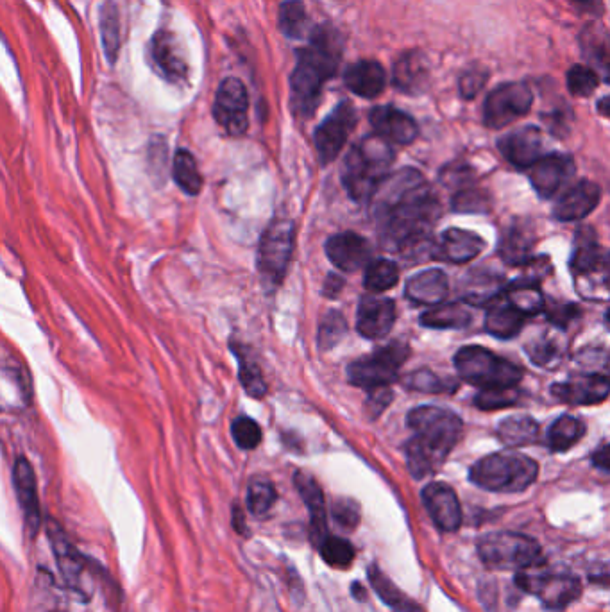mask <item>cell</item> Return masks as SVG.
Instances as JSON below:
<instances>
[{"label": "cell", "mask_w": 610, "mask_h": 612, "mask_svg": "<svg viewBox=\"0 0 610 612\" xmlns=\"http://www.w3.org/2000/svg\"><path fill=\"white\" fill-rule=\"evenodd\" d=\"M534 94L526 83H505L492 90L483 104V124L489 129L507 128L528 115Z\"/></svg>", "instance_id": "8fae6325"}, {"label": "cell", "mask_w": 610, "mask_h": 612, "mask_svg": "<svg viewBox=\"0 0 610 612\" xmlns=\"http://www.w3.org/2000/svg\"><path fill=\"white\" fill-rule=\"evenodd\" d=\"M281 33L292 40H299L308 31V17L305 4L301 0H287L280 8Z\"/></svg>", "instance_id": "ee69618b"}, {"label": "cell", "mask_w": 610, "mask_h": 612, "mask_svg": "<svg viewBox=\"0 0 610 612\" xmlns=\"http://www.w3.org/2000/svg\"><path fill=\"white\" fill-rule=\"evenodd\" d=\"M607 104H609V97H603L602 102H600V110H602L603 117H607V115H609Z\"/></svg>", "instance_id": "e7e4bbea"}, {"label": "cell", "mask_w": 610, "mask_h": 612, "mask_svg": "<svg viewBox=\"0 0 610 612\" xmlns=\"http://www.w3.org/2000/svg\"><path fill=\"white\" fill-rule=\"evenodd\" d=\"M537 475V462L517 451L487 455L469 471L473 484L492 493H523L534 484Z\"/></svg>", "instance_id": "5b68a950"}, {"label": "cell", "mask_w": 610, "mask_h": 612, "mask_svg": "<svg viewBox=\"0 0 610 612\" xmlns=\"http://www.w3.org/2000/svg\"><path fill=\"white\" fill-rule=\"evenodd\" d=\"M408 426L414 437L407 442V464L416 480L430 476L441 468L451 450L462 437V419L448 408L417 407L408 414Z\"/></svg>", "instance_id": "7a4b0ae2"}, {"label": "cell", "mask_w": 610, "mask_h": 612, "mask_svg": "<svg viewBox=\"0 0 610 612\" xmlns=\"http://www.w3.org/2000/svg\"><path fill=\"white\" fill-rule=\"evenodd\" d=\"M249 95L237 77H226L219 85L213 104V117L228 135L242 136L249 128Z\"/></svg>", "instance_id": "4fadbf2b"}, {"label": "cell", "mask_w": 610, "mask_h": 612, "mask_svg": "<svg viewBox=\"0 0 610 612\" xmlns=\"http://www.w3.org/2000/svg\"><path fill=\"white\" fill-rule=\"evenodd\" d=\"M367 575H369V582H371L374 591L394 611L421 612V609L410 598H407L401 589L392 584V580L378 566H371Z\"/></svg>", "instance_id": "d590c367"}, {"label": "cell", "mask_w": 610, "mask_h": 612, "mask_svg": "<svg viewBox=\"0 0 610 612\" xmlns=\"http://www.w3.org/2000/svg\"><path fill=\"white\" fill-rule=\"evenodd\" d=\"M421 612H423V611H421Z\"/></svg>", "instance_id": "03108f58"}, {"label": "cell", "mask_w": 610, "mask_h": 612, "mask_svg": "<svg viewBox=\"0 0 610 612\" xmlns=\"http://www.w3.org/2000/svg\"><path fill=\"white\" fill-rule=\"evenodd\" d=\"M331 514L339 525L349 528V530L356 528L358 521H360V509L353 500H339V502L333 503Z\"/></svg>", "instance_id": "11a10c76"}, {"label": "cell", "mask_w": 610, "mask_h": 612, "mask_svg": "<svg viewBox=\"0 0 610 612\" xmlns=\"http://www.w3.org/2000/svg\"><path fill=\"white\" fill-rule=\"evenodd\" d=\"M101 38L104 54L110 63H115L120 51L119 11L108 0L101 11Z\"/></svg>", "instance_id": "60d3db41"}, {"label": "cell", "mask_w": 610, "mask_h": 612, "mask_svg": "<svg viewBox=\"0 0 610 612\" xmlns=\"http://www.w3.org/2000/svg\"><path fill=\"white\" fill-rule=\"evenodd\" d=\"M546 312H548V319L551 323L555 324L560 330L568 328V324L580 315L575 305L550 306Z\"/></svg>", "instance_id": "6f0895ef"}, {"label": "cell", "mask_w": 610, "mask_h": 612, "mask_svg": "<svg viewBox=\"0 0 610 612\" xmlns=\"http://www.w3.org/2000/svg\"><path fill=\"white\" fill-rule=\"evenodd\" d=\"M503 296L509 299L510 305L525 317L539 314L544 310L543 292L539 289V281L532 280L528 276H521L514 283H510L509 289Z\"/></svg>", "instance_id": "d6a6232c"}, {"label": "cell", "mask_w": 610, "mask_h": 612, "mask_svg": "<svg viewBox=\"0 0 610 612\" xmlns=\"http://www.w3.org/2000/svg\"><path fill=\"white\" fill-rule=\"evenodd\" d=\"M525 315L519 314L514 306L510 305L509 299L503 294L492 299L487 305L485 315V330L498 337V339H512L523 330Z\"/></svg>", "instance_id": "f546056e"}, {"label": "cell", "mask_w": 610, "mask_h": 612, "mask_svg": "<svg viewBox=\"0 0 610 612\" xmlns=\"http://www.w3.org/2000/svg\"><path fill=\"white\" fill-rule=\"evenodd\" d=\"M278 500L276 487L269 478L256 476L247 487V509L255 516H263L272 509V505Z\"/></svg>", "instance_id": "b9f144b4"}, {"label": "cell", "mask_w": 610, "mask_h": 612, "mask_svg": "<svg viewBox=\"0 0 610 612\" xmlns=\"http://www.w3.org/2000/svg\"><path fill=\"white\" fill-rule=\"evenodd\" d=\"M600 199H602L600 185L587 179L578 181L557 201L553 208V217L560 222L582 221L598 206Z\"/></svg>", "instance_id": "44dd1931"}, {"label": "cell", "mask_w": 610, "mask_h": 612, "mask_svg": "<svg viewBox=\"0 0 610 612\" xmlns=\"http://www.w3.org/2000/svg\"><path fill=\"white\" fill-rule=\"evenodd\" d=\"M399 280L398 265L390 260H374L369 264L364 276V287L369 292L380 294L392 289Z\"/></svg>", "instance_id": "f6af8a7d"}, {"label": "cell", "mask_w": 610, "mask_h": 612, "mask_svg": "<svg viewBox=\"0 0 610 612\" xmlns=\"http://www.w3.org/2000/svg\"><path fill=\"white\" fill-rule=\"evenodd\" d=\"M394 86L401 92L417 94L423 90L430 77L428 61L421 52H407L394 63Z\"/></svg>", "instance_id": "4dcf8cb0"}, {"label": "cell", "mask_w": 610, "mask_h": 612, "mask_svg": "<svg viewBox=\"0 0 610 612\" xmlns=\"http://www.w3.org/2000/svg\"><path fill=\"white\" fill-rule=\"evenodd\" d=\"M485 247V240L473 231L450 228L444 231L432 249V258L451 264H467L475 260Z\"/></svg>", "instance_id": "7402d4cb"}, {"label": "cell", "mask_w": 610, "mask_h": 612, "mask_svg": "<svg viewBox=\"0 0 610 612\" xmlns=\"http://www.w3.org/2000/svg\"><path fill=\"white\" fill-rule=\"evenodd\" d=\"M405 387L419 392H450L457 389V383L446 382L444 378L430 371H417L408 376Z\"/></svg>", "instance_id": "816d5d0a"}, {"label": "cell", "mask_w": 610, "mask_h": 612, "mask_svg": "<svg viewBox=\"0 0 610 612\" xmlns=\"http://www.w3.org/2000/svg\"><path fill=\"white\" fill-rule=\"evenodd\" d=\"M551 394L568 405H598L609 398V378L605 374H584L568 382L555 383Z\"/></svg>", "instance_id": "d6986e66"}, {"label": "cell", "mask_w": 610, "mask_h": 612, "mask_svg": "<svg viewBox=\"0 0 610 612\" xmlns=\"http://www.w3.org/2000/svg\"><path fill=\"white\" fill-rule=\"evenodd\" d=\"M569 92L577 97H589L594 90L600 85V77L594 72L593 68L585 67V65H575L568 70Z\"/></svg>", "instance_id": "c3c4849f"}, {"label": "cell", "mask_w": 610, "mask_h": 612, "mask_svg": "<svg viewBox=\"0 0 610 612\" xmlns=\"http://www.w3.org/2000/svg\"><path fill=\"white\" fill-rule=\"evenodd\" d=\"M394 398V394L390 391L389 387H376L369 391V398L365 401V407L369 416L378 417L382 414L385 408L389 407L390 401Z\"/></svg>", "instance_id": "9f6ffc18"}, {"label": "cell", "mask_w": 610, "mask_h": 612, "mask_svg": "<svg viewBox=\"0 0 610 612\" xmlns=\"http://www.w3.org/2000/svg\"><path fill=\"white\" fill-rule=\"evenodd\" d=\"M478 555L491 570L521 571L541 561V546L519 532H491L478 539Z\"/></svg>", "instance_id": "52a82bcc"}, {"label": "cell", "mask_w": 610, "mask_h": 612, "mask_svg": "<svg viewBox=\"0 0 610 612\" xmlns=\"http://www.w3.org/2000/svg\"><path fill=\"white\" fill-rule=\"evenodd\" d=\"M455 367L462 380L480 389L516 387L523 378L521 367L480 346L460 349L455 355Z\"/></svg>", "instance_id": "8992f818"}, {"label": "cell", "mask_w": 610, "mask_h": 612, "mask_svg": "<svg viewBox=\"0 0 610 612\" xmlns=\"http://www.w3.org/2000/svg\"><path fill=\"white\" fill-rule=\"evenodd\" d=\"M571 271L582 296L591 298V292H602L603 298L607 299V253L593 237H582L578 233Z\"/></svg>", "instance_id": "7c38bea8"}, {"label": "cell", "mask_w": 610, "mask_h": 612, "mask_svg": "<svg viewBox=\"0 0 610 612\" xmlns=\"http://www.w3.org/2000/svg\"><path fill=\"white\" fill-rule=\"evenodd\" d=\"M156 67L160 68L161 74L165 79L172 83L183 81L187 77V63L179 54L178 43L174 34L169 31H158L154 34L153 45H151Z\"/></svg>", "instance_id": "f1b7e54d"}, {"label": "cell", "mask_w": 610, "mask_h": 612, "mask_svg": "<svg viewBox=\"0 0 610 612\" xmlns=\"http://www.w3.org/2000/svg\"><path fill=\"white\" fill-rule=\"evenodd\" d=\"M342 43L331 27H317L310 43L297 52V63L290 76V102L297 117H312L321 101L322 86L339 68Z\"/></svg>", "instance_id": "3957f363"}, {"label": "cell", "mask_w": 610, "mask_h": 612, "mask_svg": "<svg viewBox=\"0 0 610 612\" xmlns=\"http://www.w3.org/2000/svg\"><path fill=\"white\" fill-rule=\"evenodd\" d=\"M172 176L174 181L188 196H197L203 188V176L199 172L197 162L192 153L185 149H179L172 163Z\"/></svg>", "instance_id": "74e56055"}, {"label": "cell", "mask_w": 610, "mask_h": 612, "mask_svg": "<svg viewBox=\"0 0 610 612\" xmlns=\"http://www.w3.org/2000/svg\"><path fill=\"white\" fill-rule=\"evenodd\" d=\"M585 434V425L575 416H560L548 432V444L551 451H568L577 444Z\"/></svg>", "instance_id": "f35d334b"}, {"label": "cell", "mask_w": 610, "mask_h": 612, "mask_svg": "<svg viewBox=\"0 0 610 612\" xmlns=\"http://www.w3.org/2000/svg\"><path fill=\"white\" fill-rule=\"evenodd\" d=\"M396 323L394 301L378 296H364L358 305L356 330L365 339H382Z\"/></svg>", "instance_id": "ac0fdd59"}, {"label": "cell", "mask_w": 610, "mask_h": 612, "mask_svg": "<svg viewBox=\"0 0 610 612\" xmlns=\"http://www.w3.org/2000/svg\"><path fill=\"white\" fill-rule=\"evenodd\" d=\"M294 253V224L287 219H276L265 230L258 247V272L269 292L280 287L289 271Z\"/></svg>", "instance_id": "9c48e42d"}, {"label": "cell", "mask_w": 610, "mask_h": 612, "mask_svg": "<svg viewBox=\"0 0 610 612\" xmlns=\"http://www.w3.org/2000/svg\"><path fill=\"white\" fill-rule=\"evenodd\" d=\"M471 323V312L464 303H446L430 308L421 315V324L433 330H458Z\"/></svg>", "instance_id": "e575fe53"}, {"label": "cell", "mask_w": 610, "mask_h": 612, "mask_svg": "<svg viewBox=\"0 0 610 612\" xmlns=\"http://www.w3.org/2000/svg\"><path fill=\"white\" fill-rule=\"evenodd\" d=\"M487 79H489V72L485 68H469V70L462 74L460 81H458L460 95L467 99V101L475 99L476 95L482 92Z\"/></svg>", "instance_id": "db71d44e"}, {"label": "cell", "mask_w": 610, "mask_h": 612, "mask_svg": "<svg viewBox=\"0 0 610 612\" xmlns=\"http://www.w3.org/2000/svg\"><path fill=\"white\" fill-rule=\"evenodd\" d=\"M317 546L321 550L322 561L326 562L331 568L346 570L355 561V548L342 537L328 534Z\"/></svg>", "instance_id": "7bdbcfd3"}, {"label": "cell", "mask_w": 610, "mask_h": 612, "mask_svg": "<svg viewBox=\"0 0 610 612\" xmlns=\"http://www.w3.org/2000/svg\"><path fill=\"white\" fill-rule=\"evenodd\" d=\"M235 355L238 357V376L242 387L246 389L249 396L253 398H263L267 394V383L263 380L262 369L256 364L253 357H249L244 349L238 351L235 348Z\"/></svg>", "instance_id": "bcb514c9"}, {"label": "cell", "mask_w": 610, "mask_h": 612, "mask_svg": "<svg viewBox=\"0 0 610 612\" xmlns=\"http://www.w3.org/2000/svg\"><path fill=\"white\" fill-rule=\"evenodd\" d=\"M453 210L462 213L487 212L489 201L482 190L466 188V190L457 192V196L453 197Z\"/></svg>", "instance_id": "f5cc1de1"}, {"label": "cell", "mask_w": 610, "mask_h": 612, "mask_svg": "<svg viewBox=\"0 0 610 612\" xmlns=\"http://www.w3.org/2000/svg\"><path fill=\"white\" fill-rule=\"evenodd\" d=\"M326 255L331 264L339 267L340 271L356 272L369 262L371 247L364 237L348 231L328 238Z\"/></svg>", "instance_id": "d4e9b609"}, {"label": "cell", "mask_w": 610, "mask_h": 612, "mask_svg": "<svg viewBox=\"0 0 610 612\" xmlns=\"http://www.w3.org/2000/svg\"><path fill=\"white\" fill-rule=\"evenodd\" d=\"M593 464L598 469H602L603 473H609V446L607 442H603L598 450L594 451Z\"/></svg>", "instance_id": "680465c9"}, {"label": "cell", "mask_w": 610, "mask_h": 612, "mask_svg": "<svg viewBox=\"0 0 610 612\" xmlns=\"http://www.w3.org/2000/svg\"><path fill=\"white\" fill-rule=\"evenodd\" d=\"M346 333H348V323L344 315L331 310L322 317L321 326H319V337H317L319 348L322 351H328L333 346H337Z\"/></svg>", "instance_id": "7dc6e473"}, {"label": "cell", "mask_w": 610, "mask_h": 612, "mask_svg": "<svg viewBox=\"0 0 610 612\" xmlns=\"http://www.w3.org/2000/svg\"><path fill=\"white\" fill-rule=\"evenodd\" d=\"M501 278L498 274L475 271L467 274L462 281V299L466 305H489L492 299L500 296Z\"/></svg>", "instance_id": "1f68e13d"}, {"label": "cell", "mask_w": 610, "mask_h": 612, "mask_svg": "<svg viewBox=\"0 0 610 612\" xmlns=\"http://www.w3.org/2000/svg\"><path fill=\"white\" fill-rule=\"evenodd\" d=\"M369 119L374 135L382 136L389 144H412L419 135L416 120L394 106H376L371 110Z\"/></svg>", "instance_id": "ffe728a7"}, {"label": "cell", "mask_w": 610, "mask_h": 612, "mask_svg": "<svg viewBox=\"0 0 610 612\" xmlns=\"http://www.w3.org/2000/svg\"><path fill=\"white\" fill-rule=\"evenodd\" d=\"M566 344L562 342L559 335L544 333L541 339H535L526 346V353L535 366L557 367L564 357Z\"/></svg>", "instance_id": "ab89813d"}, {"label": "cell", "mask_w": 610, "mask_h": 612, "mask_svg": "<svg viewBox=\"0 0 610 612\" xmlns=\"http://www.w3.org/2000/svg\"><path fill=\"white\" fill-rule=\"evenodd\" d=\"M575 176V162L568 154H543L528 167V178L535 192L550 199Z\"/></svg>", "instance_id": "2e32d148"}, {"label": "cell", "mask_w": 610, "mask_h": 612, "mask_svg": "<svg viewBox=\"0 0 610 612\" xmlns=\"http://www.w3.org/2000/svg\"><path fill=\"white\" fill-rule=\"evenodd\" d=\"M516 584L521 591L535 596L551 611H562L582 593V584L571 571L546 570L539 564L517 571Z\"/></svg>", "instance_id": "ba28073f"}, {"label": "cell", "mask_w": 610, "mask_h": 612, "mask_svg": "<svg viewBox=\"0 0 610 612\" xmlns=\"http://www.w3.org/2000/svg\"><path fill=\"white\" fill-rule=\"evenodd\" d=\"M500 153L519 169H528L543 156V135L534 126L516 129L500 140Z\"/></svg>", "instance_id": "603a6c76"}, {"label": "cell", "mask_w": 610, "mask_h": 612, "mask_svg": "<svg viewBox=\"0 0 610 612\" xmlns=\"http://www.w3.org/2000/svg\"><path fill=\"white\" fill-rule=\"evenodd\" d=\"M342 287H344V280H342L340 276H337V274H330L328 280L324 283V296H328V298H337Z\"/></svg>", "instance_id": "91938a15"}, {"label": "cell", "mask_w": 610, "mask_h": 612, "mask_svg": "<svg viewBox=\"0 0 610 612\" xmlns=\"http://www.w3.org/2000/svg\"><path fill=\"white\" fill-rule=\"evenodd\" d=\"M369 203L373 204L383 247L403 255L428 242L441 215V204L423 174L408 167L385 176Z\"/></svg>", "instance_id": "6da1fadb"}, {"label": "cell", "mask_w": 610, "mask_h": 612, "mask_svg": "<svg viewBox=\"0 0 610 612\" xmlns=\"http://www.w3.org/2000/svg\"><path fill=\"white\" fill-rule=\"evenodd\" d=\"M13 482H15L20 509L26 518L27 528L36 534L42 527V507H40V498H38V484H36L33 466L24 457L17 459L13 466Z\"/></svg>", "instance_id": "cb8c5ba5"}, {"label": "cell", "mask_w": 610, "mask_h": 612, "mask_svg": "<svg viewBox=\"0 0 610 612\" xmlns=\"http://www.w3.org/2000/svg\"><path fill=\"white\" fill-rule=\"evenodd\" d=\"M394 162L392 145L382 136L371 135L349 151L342 165V183L358 203H369L374 190Z\"/></svg>", "instance_id": "277c9868"}, {"label": "cell", "mask_w": 610, "mask_h": 612, "mask_svg": "<svg viewBox=\"0 0 610 612\" xmlns=\"http://www.w3.org/2000/svg\"><path fill=\"white\" fill-rule=\"evenodd\" d=\"M423 503L435 527L442 532H457L462 525V509L450 485L433 482L423 489Z\"/></svg>", "instance_id": "e0dca14e"}, {"label": "cell", "mask_w": 610, "mask_h": 612, "mask_svg": "<svg viewBox=\"0 0 610 612\" xmlns=\"http://www.w3.org/2000/svg\"><path fill=\"white\" fill-rule=\"evenodd\" d=\"M571 2H575L582 9L594 8V4H596V0H571Z\"/></svg>", "instance_id": "be15d7a7"}, {"label": "cell", "mask_w": 610, "mask_h": 612, "mask_svg": "<svg viewBox=\"0 0 610 612\" xmlns=\"http://www.w3.org/2000/svg\"><path fill=\"white\" fill-rule=\"evenodd\" d=\"M356 111L349 101L340 102L335 110L331 111L328 119L315 129V149L319 154L322 165H330L344 145L348 142L351 131L356 126Z\"/></svg>", "instance_id": "5bb4252c"}, {"label": "cell", "mask_w": 610, "mask_h": 612, "mask_svg": "<svg viewBox=\"0 0 610 612\" xmlns=\"http://www.w3.org/2000/svg\"><path fill=\"white\" fill-rule=\"evenodd\" d=\"M496 434L505 446L509 448H519V446H528L534 444L539 439V425L534 417L530 416H510L503 419Z\"/></svg>", "instance_id": "836d02e7"}, {"label": "cell", "mask_w": 610, "mask_h": 612, "mask_svg": "<svg viewBox=\"0 0 610 612\" xmlns=\"http://www.w3.org/2000/svg\"><path fill=\"white\" fill-rule=\"evenodd\" d=\"M519 401V392L516 387H503V389H482L476 394L475 405L482 410H496L516 405Z\"/></svg>", "instance_id": "f907efd6"}, {"label": "cell", "mask_w": 610, "mask_h": 612, "mask_svg": "<svg viewBox=\"0 0 610 612\" xmlns=\"http://www.w3.org/2000/svg\"><path fill=\"white\" fill-rule=\"evenodd\" d=\"M233 527L237 532H244V528H246V521H244V514H242L240 507L233 509Z\"/></svg>", "instance_id": "94428289"}, {"label": "cell", "mask_w": 610, "mask_h": 612, "mask_svg": "<svg viewBox=\"0 0 610 612\" xmlns=\"http://www.w3.org/2000/svg\"><path fill=\"white\" fill-rule=\"evenodd\" d=\"M534 237L523 228H510L501 238L500 255L507 264L523 265L532 262Z\"/></svg>", "instance_id": "8d00e7d4"}, {"label": "cell", "mask_w": 610, "mask_h": 612, "mask_svg": "<svg viewBox=\"0 0 610 612\" xmlns=\"http://www.w3.org/2000/svg\"><path fill=\"white\" fill-rule=\"evenodd\" d=\"M294 484L297 491L301 494L306 509L310 512V525H312V537L315 544L321 543L324 537L328 536L326 532V505H324V494L321 487L315 482L312 475H308L305 471H297L294 475Z\"/></svg>", "instance_id": "83f0119b"}, {"label": "cell", "mask_w": 610, "mask_h": 612, "mask_svg": "<svg viewBox=\"0 0 610 612\" xmlns=\"http://www.w3.org/2000/svg\"><path fill=\"white\" fill-rule=\"evenodd\" d=\"M231 435L242 450H255L262 442V428L251 417H237L231 425Z\"/></svg>", "instance_id": "681fc988"}, {"label": "cell", "mask_w": 610, "mask_h": 612, "mask_svg": "<svg viewBox=\"0 0 610 612\" xmlns=\"http://www.w3.org/2000/svg\"><path fill=\"white\" fill-rule=\"evenodd\" d=\"M448 290H450V281L446 272H442L441 269H428L408 280L405 294L416 305L437 306L446 299Z\"/></svg>", "instance_id": "4316f807"}, {"label": "cell", "mask_w": 610, "mask_h": 612, "mask_svg": "<svg viewBox=\"0 0 610 612\" xmlns=\"http://www.w3.org/2000/svg\"><path fill=\"white\" fill-rule=\"evenodd\" d=\"M45 528L51 541L52 552L56 557V564L60 568L61 578L72 591H76L77 595H85L83 578H85L86 562L83 555L77 552L76 546L70 543L65 530L54 519H49Z\"/></svg>", "instance_id": "9a60e30c"}, {"label": "cell", "mask_w": 610, "mask_h": 612, "mask_svg": "<svg viewBox=\"0 0 610 612\" xmlns=\"http://www.w3.org/2000/svg\"><path fill=\"white\" fill-rule=\"evenodd\" d=\"M351 593H353V595L358 596V600H360V602H364L365 593L364 589L360 587V584H355V586L351 587Z\"/></svg>", "instance_id": "6125c7cd"}, {"label": "cell", "mask_w": 610, "mask_h": 612, "mask_svg": "<svg viewBox=\"0 0 610 612\" xmlns=\"http://www.w3.org/2000/svg\"><path fill=\"white\" fill-rule=\"evenodd\" d=\"M407 357V346L401 342H392L378 349L371 357L351 362L348 367L349 382L367 391L376 387H389L390 383L398 380L399 367L403 366Z\"/></svg>", "instance_id": "30bf717a"}, {"label": "cell", "mask_w": 610, "mask_h": 612, "mask_svg": "<svg viewBox=\"0 0 610 612\" xmlns=\"http://www.w3.org/2000/svg\"><path fill=\"white\" fill-rule=\"evenodd\" d=\"M344 83L349 92L364 97V99H374L382 94L387 83L385 68L374 60L356 61L355 65L346 70Z\"/></svg>", "instance_id": "484cf974"}]
</instances>
